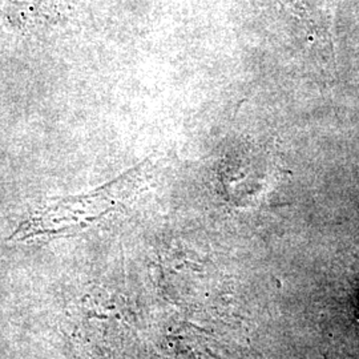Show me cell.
I'll return each instance as SVG.
<instances>
[{"label":"cell","mask_w":359,"mask_h":359,"mask_svg":"<svg viewBox=\"0 0 359 359\" xmlns=\"http://www.w3.org/2000/svg\"><path fill=\"white\" fill-rule=\"evenodd\" d=\"M357 323L359 326V298H358V309H357Z\"/></svg>","instance_id":"cell-1"}]
</instances>
